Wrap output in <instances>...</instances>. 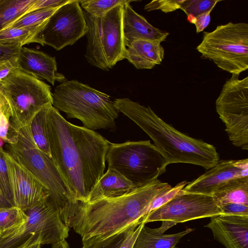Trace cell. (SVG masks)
Segmentation results:
<instances>
[{"instance_id":"277c9868","label":"cell","mask_w":248,"mask_h":248,"mask_svg":"<svg viewBox=\"0 0 248 248\" xmlns=\"http://www.w3.org/2000/svg\"><path fill=\"white\" fill-rule=\"evenodd\" d=\"M52 106L68 118L79 120L83 126L95 131L115 129L119 112L114 101L106 93L77 80H67L52 93Z\"/></svg>"},{"instance_id":"6da1fadb","label":"cell","mask_w":248,"mask_h":248,"mask_svg":"<svg viewBox=\"0 0 248 248\" xmlns=\"http://www.w3.org/2000/svg\"><path fill=\"white\" fill-rule=\"evenodd\" d=\"M47 127L51 157L75 200L86 202L104 173L111 142L95 131L68 122L52 104Z\"/></svg>"},{"instance_id":"7c38bea8","label":"cell","mask_w":248,"mask_h":248,"mask_svg":"<svg viewBox=\"0 0 248 248\" xmlns=\"http://www.w3.org/2000/svg\"><path fill=\"white\" fill-rule=\"evenodd\" d=\"M222 214L213 196L187 192L182 189L169 202L146 215L142 221L145 224L161 221V225L157 229L163 233L177 223L211 218Z\"/></svg>"},{"instance_id":"ba28073f","label":"cell","mask_w":248,"mask_h":248,"mask_svg":"<svg viewBox=\"0 0 248 248\" xmlns=\"http://www.w3.org/2000/svg\"><path fill=\"white\" fill-rule=\"evenodd\" d=\"M106 160L136 188L157 178L166 171V161L150 140L110 143Z\"/></svg>"},{"instance_id":"4fadbf2b","label":"cell","mask_w":248,"mask_h":248,"mask_svg":"<svg viewBox=\"0 0 248 248\" xmlns=\"http://www.w3.org/2000/svg\"><path fill=\"white\" fill-rule=\"evenodd\" d=\"M87 25L79 0H69L47 20L39 34L43 46L59 51L86 35Z\"/></svg>"},{"instance_id":"484cf974","label":"cell","mask_w":248,"mask_h":248,"mask_svg":"<svg viewBox=\"0 0 248 248\" xmlns=\"http://www.w3.org/2000/svg\"><path fill=\"white\" fill-rule=\"evenodd\" d=\"M137 1L133 0H79L83 10L93 17H100L118 5Z\"/></svg>"},{"instance_id":"9a60e30c","label":"cell","mask_w":248,"mask_h":248,"mask_svg":"<svg viewBox=\"0 0 248 248\" xmlns=\"http://www.w3.org/2000/svg\"><path fill=\"white\" fill-rule=\"evenodd\" d=\"M5 158L15 206L23 209L50 196L48 189L6 151Z\"/></svg>"},{"instance_id":"8992f818","label":"cell","mask_w":248,"mask_h":248,"mask_svg":"<svg viewBox=\"0 0 248 248\" xmlns=\"http://www.w3.org/2000/svg\"><path fill=\"white\" fill-rule=\"evenodd\" d=\"M22 209L26 220L0 233V248H29L37 243L53 245L68 237L69 228L50 196Z\"/></svg>"},{"instance_id":"f1b7e54d","label":"cell","mask_w":248,"mask_h":248,"mask_svg":"<svg viewBox=\"0 0 248 248\" xmlns=\"http://www.w3.org/2000/svg\"><path fill=\"white\" fill-rule=\"evenodd\" d=\"M27 218L23 210L19 207L0 208V233L23 223Z\"/></svg>"},{"instance_id":"bcb514c9","label":"cell","mask_w":248,"mask_h":248,"mask_svg":"<svg viewBox=\"0 0 248 248\" xmlns=\"http://www.w3.org/2000/svg\"><path fill=\"white\" fill-rule=\"evenodd\" d=\"M177 248V247H175H175H173V248Z\"/></svg>"},{"instance_id":"2e32d148","label":"cell","mask_w":248,"mask_h":248,"mask_svg":"<svg viewBox=\"0 0 248 248\" xmlns=\"http://www.w3.org/2000/svg\"><path fill=\"white\" fill-rule=\"evenodd\" d=\"M205 227L226 248H248V214H222Z\"/></svg>"},{"instance_id":"7402d4cb","label":"cell","mask_w":248,"mask_h":248,"mask_svg":"<svg viewBox=\"0 0 248 248\" xmlns=\"http://www.w3.org/2000/svg\"><path fill=\"white\" fill-rule=\"evenodd\" d=\"M46 21L31 27L4 29L0 31V44H18L21 46L32 43L41 45L39 34Z\"/></svg>"},{"instance_id":"d6986e66","label":"cell","mask_w":248,"mask_h":248,"mask_svg":"<svg viewBox=\"0 0 248 248\" xmlns=\"http://www.w3.org/2000/svg\"><path fill=\"white\" fill-rule=\"evenodd\" d=\"M165 50L161 43L151 40H137L126 46L124 59L136 68L150 69L160 64Z\"/></svg>"},{"instance_id":"9c48e42d","label":"cell","mask_w":248,"mask_h":248,"mask_svg":"<svg viewBox=\"0 0 248 248\" xmlns=\"http://www.w3.org/2000/svg\"><path fill=\"white\" fill-rule=\"evenodd\" d=\"M0 92L9 106L12 128L30 124L40 110L53 103L50 86L18 68L0 81Z\"/></svg>"},{"instance_id":"7a4b0ae2","label":"cell","mask_w":248,"mask_h":248,"mask_svg":"<svg viewBox=\"0 0 248 248\" xmlns=\"http://www.w3.org/2000/svg\"><path fill=\"white\" fill-rule=\"evenodd\" d=\"M171 186L157 178L120 197L92 202L77 201L65 224L80 235L82 243L106 238L142 220L154 198Z\"/></svg>"},{"instance_id":"cb8c5ba5","label":"cell","mask_w":248,"mask_h":248,"mask_svg":"<svg viewBox=\"0 0 248 248\" xmlns=\"http://www.w3.org/2000/svg\"><path fill=\"white\" fill-rule=\"evenodd\" d=\"M49 105L45 107L35 115L30 123V128L37 146L51 157L47 127V113Z\"/></svg>"},{"instance_id":"44dd1931","label":"cell","mask_w":248,"mask_h":248,"mask_svg":"<svg viewBox=\"0 0 248 248\" xmlns=\"http://www.w3.org/2000/svg\"><path fill=\"white\" fill-rule=\"evenodd\" d=\"M193 231V229L188 228L176 233L164 234L157 228H150L144 225L132 248H172L183 236Z\"/></svg>"},{"instance_id":"ac0fdd59","label":"cell","mask_w":248,"mask_h":248,"mask_svg":"<svg viewBox=\"0 0 248 248\" xmlns=\"http://www.w3.org/2000/svg\"><path fill=\"white\" fill-rule=\"evenodd\" d=\"M122 22L126 46L137 40H151L161 43L169 35V32L152 25L135 12L129 3L124 5Z\"/></svg>"},{"instance_id":"4316f807","label":"cell","mask_w":248,"mask_h":248,"mask_svg":"<svg viewBox=\"0 0 248 248\" xmlns=\"http://www.w3.org/2000/svg\"><path fill=\"white\" fill-rule=\"evenodd\" d=\"M142 220L131 224L119 232L103 239L89 240L83 243L82 248H119L129 232Z\"/></svg>"},{"instance_id":"d590c367","label":"cell","mask_w":248,"mask_h":248,"mask_svg":"<svg viewBox=\"0 0 248 248\" xmlns=\"http://www.w3.org/2000/svg\"><path fill=\"white\" fill-rule=\"evenodd\" d=\"M11 115V112H5L0 116V138L5 143L9 141Z\"/></svg>"},{"instance_id":"1f68e13d","label":"cell","mask_w":248,"mask_h":248,"mask_svg":"<svg viewBox=\"0 0 248 248\" xmlns=\"http://www.w3.org/2000/svg\"><path fill=\"white\" fill-rule=\"evenodd\" d=\"M189 182L186 181H183L177 184L175 186H171L158 193L149 205L146 215L170 201Z\"/></svg>"},{"instance_id":"8d00e7d4","label":"cell","mask_w":248,"mask_h":248,"mask_svg":"<svg viewBox=\"0 0 248 248\" xmlns=\"http://www.w3.org/2000/svg\"><path fill=\"white\" fill-rule=\"evenodd\" d=\"M222 214H248V206L238 203H228L220 205Z\"/></svg>"},{"instance_id":"8fae6325","label":"cell","mask_w":248,"mask_h":248,"mask_svg":"<svg viewBox=\"0 0 248 248\" xmlns=\"http://www.w3.org/2000/svg\"><path fill=\"white\" fill-rule=\"evenodd\" d=\"M216 108L233 145L248 150V77L232 75L216 100Z\"/></svg>"},{"instance_id":"e575fe53","label":"cell","mask_w":248,"mask_h":248,"mask_svg":"<svg viewBox=\"0 0 248 248\" xmlns=\"http://www.w3.org/2000/svg\"><path fill=\"white\" fill-rule=\"evenodd\" d=\"M69 1V0H36L26 14L38 10L60 7Z\"/></svg>"},{"instance_id":"603a6c76","label":"cell","mask_w":248,"mask_h":248,"mask_svg":"<svg viewBox=\"0 0 248 248\" xmlns=\"http://www.w3.org/2000/svg\"><path fill=\"white\" fill-rule=\"evenodd\" d=\"M36 0H0V31L25 15Z\"/></svg>"},{"instance_id":"f546056e","label":"cell","mask_w":248,"mask_h":248,"mask_svg":"<svg viewBox=\"0 0 248 248\" xmlns=\"http://www.w3.org/2000/svg\"><path fill=\"white\" fill-rule=\"evenodd\" d=\"M220 0H184L180 9L187 15L196 17L211 9Z\"/></svg>"},{"instance_id":"f35d334b","label":"cell","mask_w":248,"mask_h":248,"mask_svg":"<svg viewBox=\"0 0 248 248\" xmlns=\"http://www.w3.org/2000/svg\"><path fill=\"white\" fill-rule=\"evenodd\" d=\"M144 225L145 224L142 221L138 226L133 228L128 234L119 248H132L139 232Z\"/></svg>"},{"instance_id":"30bf717a","label":"cell","mask_w":248,"mask_h":248,"mask_svg":"<svg viewBox=\"0 0 248 248\" xmlns=\"http://www.w3.org/2000/svg\"><path fill=\"white\" fill-rule=\"evenodd\" d=\"M196 49L221 70L239 75L248 69V24L230 22L204 31Z\"/></svg>"},{"instance_id":"ffe728a7","label":"cell","mask_w":248,"mask_h":248,"mask_svg":"<svg viewBox=\"0 0 248 248\" xmlns=\"http://www.w3.org/2000/svg\"><path fill=\"white\" fill-rule=\"evenodd\" d=\"M137 188L115 170L108 168L91 190L86 202L126 194Z\"/></svg>"},{"instance_id":"b9f144b4","label":"cell","mask_w":248,"mask_h":248,"mask_svg":"<svg viewBox=\"0 0 248 248\" xmlns=\"http://www.w3.org/2000/svg\"><path fill=\"white\" fill-rule=\"evenodd\" d=\"M13 206L9 202L3 197L0 192V208H7L12 207Z\"/></svg>"},{"instance_id":"d6a6232c","label":"cell","mask_w":248,"mask_h":248,"mask_svg":"<svg viewBox=\"0 0 248 248\" xmlns=\"http://www.w3.org/2000/svg\"><path fill=\"white\" fill-rule=\"evenodd\" d=\"M184 0H155L146 4L144 10L150 12L156 10H161L164 13H170L180 9L181 4Z\"/></svg>"},{"instance_id":"7bdbcfd3","label":"cell","mask_w":248,"mask_h":248,"mask_svg":"<svg viewBox=\"0 0 248 248\" xmlns=\"http://www.w3.org/2000/svg\"><path fill=\"white\" fill-rule=\"evenodd\" d=\"M52 245V248H70L68 243L65 240Z\"/></svg>"},{"instance_id":"3957f363","label":"cell","mask_w":248,"mask_h":248,"mask_svg":"<svg viewBox=\"0 0 248 248\" xmlns=\"http://www.w3.org/2000/svg\"><path fill=\"white\" fill-rule=\"evenodd\" d=\"M114 102L119 113L128 117L152 139L167 165L183 163L210 169L219 161L214 146L180 132L161 119L149 106L128 98L115 99Z\"/></svg>"},{"instance_id":"d4e9b609","label":"cell","mask_w":248,"mask_h":248,"mask_svg":"<svg viewBox=\"0 0 248 248\" xmlns=\"http://www.w3.org/2000/svg\"><path fill=\"white\" fill-rule=\"evenodd\" d=\"M212 196L219 206L228 203H241L248 206V182L221 189Z\"/></svg>"},{"instance_id":"5b68a950","label":"cell","mask_w":248,"mask_h":248,"mask_svg":"<svg viewBox=\"0 0 248 248\" xmlns=\"http://www.w3.org/2000/svg\"><path fill=\"white\" fill-rule=\"evenodd\" d=\"M5 151L34 175L49 190L59 207L61 217L75 200L69 188L52 158L41 151L31 134L30 124L10 127Z\"/></svg>"},{"instance_id":"ee69618b","label":"cell","mask_w":248,"mask_h":248,"mask_svg":"<svg viewBox=\"0 0 248 248\" xmlns=\"http://www.w3.org/2000/svg\"><path fill=\"white\" fill-rule=\"evenodd\" d=\"M29 248H41V245L39 243L36 244Z\"/></svg>"},{"instance_id":"74e56055","label":"cell","mask_w":248,"mask_h":248,"mask_svg":"<svg viewBox=\"0 0 248 248\" xmlns=\"http://www.w3.org/2000/svg\"><path fill=\"white\" fill-rule=\"evenodd\" d=\"M18 58L0 61V81L5 78L13 69L18 68Z\"/></svg>"},{"instance_id":"5bb4252c","label":"cell","mask_w":248,"mask_h":248,"mask_svg":"<svg viewBox=\"0 0 248 248\" xmlns=\"http://www.w3.org/2000/svg\"><path fill=\"white\" fill-rule=\"evenodd\" d=\"M248 182V159L219 161L209 170L191 182L183 190L213 195L221 189Z\"/></svg>"},{"instance_id":"60d3db41","label":"cell","mask_w":248,"mask_h":248,"mask_svg":"<svg viewBox=\"0 0 248 248\" xmlns=\"http://www.w3.org/2000/svg\"><path fill=\"white\" fill-rule=\"evenodd\" d=\"M5 112H11L10 108L5 98L0 92V116Z\"/></svg>"},{"instance_id":"ab89813d","label":"cell","mask_w":248,"mask_h":248,"mask_svg":"<svg viewBox=\"0 0 248 248\" xmlns=\"http://www.w3.org/2000/svg\"><path fill=\"white\" fill-rule=\"evenodd\" d=\"M213 9L202 14L195 17L194 24L196 29V32L203 31L210 24L211 21V13Z\"/></svg>"},{"instance_id":"e0dca14e","label":"cell","mask_w":248,"mask_h":248,"mask_svg":"<svg viewBox=\"0 0 248 248\" xmlns=\"http://www.w3.org/2000/svg\"><path fill=\"white\" fill-rule=\"evenodd\" d=\"M18 68L41 80L45 79L52 85L62 82L65 77L57 71L55 57L33 48L21 47L18 58Z\"/></svg>"},{"instance_id":"4dcf8cb0","label":"cell","mask_w":248,"mask_h":248,"mask_svg":"<svg viewBox=\"0 0 248 248\" xmlns=\"http://www.w3.org/2000/svg\"><path fill=\"white\" fill-rule=\"evenodd\" d=\"M0 192L13 206H15L9 181L5 151L2 147H0Z\"/></svg>"},{"instance_id":"836d02e7","label":"cell","mask_w":248,"mask_h":248,"mask_svg":"<svg viewBox=\"0 0 248 248\" xmlns=\"http://www.w3.org/2000/svg\"><path fill=\"white\" fill-rule=\"evenodd\" d=\"M21 47L18 44H0V61L18 58Z\"/></svg>"},{"instance_id":"83f0119b","label":"cell","mask_w":248,"mask_h":248,"mask_svg":"<svg viewBox=\"0 0 248 248\" xmlns=\"http://www.w3.org/2000/svg\"><path fill=\"white\" fill-rule=\"evenodd\" d=\"M59 7L41 9L27 13L5 29L29 27L41 24L46 21Z\"/></svg>"},{"instance_id":"f6af8a7d","label":"cell","mask_w":248,"mask_h":248,"mask_svg":"<svg viewBox=\"0 0 248 248\" xmlns=\"http://www.w3.org/2000/svg\"><path fill=\"white\" fill-rule=\"evenodd\" d=\"M4 141L0 138V147H2Z\"/></svg>"},{"instance_id":"52a82bcc","label":"cell","mask_w":248,"mask_h":248,"mask_svg":"<svg viewBox=\"0 0 248 248\" xmlns=\"http://www.w3.org/2000/svg\"><path fill=\"white\" fill-rule=\"evenodd\" d=\"M124 5L116 6L100 17L92 16L83 10L88 28L85 57L90 64L104 71L124 59Z\"/></svg>"}]
</instances>
